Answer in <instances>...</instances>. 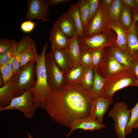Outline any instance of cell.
<instances>
[{"label":"cell","instance_id":"43","mask_svg":"<svg viewBox=\"0 0 138 138\" xmlns=\"http://www.w3.org/2000/svg\"><path fill=\"white\" fill-rule=\"evenodd\" d=\"M138 128V120L135 123L133 126V129Z\"/></svg>","mask_w":138,"mask_h":138},{"label":"cell","instance_id":"45","mask_svg":"<svg viewBox=\"0 0 138 138\" xmlns=\"http://www.w3.org/2000/svg\"><path fill=\"white\" fill-rule=\"evenodd\" d=\"M136 30L137 36L138 39V25H137V24L136 25Z\"/></svg>","mask_w":138,"mask_h":138},{"label":"cell","instance_id":"8","mask_svg":"<svg viewBox=\"0 0 138 138\" xmlns=\"http://www.w3.org/2000/svg\"><path fill=\"white\" fill-rule=\"evenodd\" d=\"M109 20L106 10L102 2L100 1L96 13L83 30L82 37L87 38L103 33L108 24Z\"/></svg>","mask_w":138,"mask_h":138},{"label":"cell","instance_id":"47","mask_svg":"<svg viewBox=\"0 0 138 138\" xmlns=\"http://www.w3.org/2000/svg\"><path fill=\"white\" fill-rule=\"evenodd\" d=\"M136 1L137 3V6L138 8V0H136Z\"/></svg>","mask_w":138,"mask_h":138},{"label":"cell","instance_id":"33","mask_svg":"<svg viewBox=\"0 0 138 138\" xmlns=\"http://www.w3.org/2000/svg\"><path fill=\"white\" fill-rule=\"evenodd\" d=\"M80 46L81 52L78 64L84 67L90 66L92 50Z\"/></svg>","mask_w":138,"mask_h":138},{"label":"cell","instance_id":"19","mask_svg":"<svg viewBox=\"0 0 138 138\" xmlns=\"http://www.w3.org/2000/svg\"><path fill=\"white\" fill-rule=\"evenodd\" d=\"M38 55L36 43L31 38L24 49L21 59L20 67L29 62H37Z\"/></svg>","mask_w":138,"mask_h":138},{"label":"cell","instance_id":"24","mask_svg":"<svg viewBox=\"0 0 138 138\" xmlns=\"http://www.w3.org/2000/svg\"><path fill=\"white\" fill-rule=\"evenodd\" d=\"M66 13L74 21L76 28L77 33L78 36L82 37L83 29L79 7L77 3L70 5Z\"/></svg>","mask_w":138,"mask_h":138},{"label":"cell","instance_id":"37","mask_svg":"<svg viewBox=\"0 0 138 138\" xmlns=\"http://www.w3.org/2000/svg\"><path fill=\"white\" fill-rule=\"evenodd\" d=\"M89 8V15L88 24L96 13L99 7L100 1L99 0H88Z\"/></svg>","mask_w":138,"mask_h":138},{"label":"cell","instance_id":"9","mask_svg":"<svg viewBox=\"0 0 138 138\" xmlns=\"http://www.w3.org/2000/svg\"><path fill=\"white\" fill-rule=\"evenodd\" d=\"M27 10L25 14L26 20H37L42 21H48L50 12L47 0H28Z\"/></svg>","mask_w":138,"mask_h":138},{"label":"cell","instance_id":"18","mask_svg":"<svg viewBox=\"0 0 138 138\" xmlns=\"http://www.w3.org/2000/svg\"><path fill=\"white\" fill-rule=\"evenodd\" d=\"M61 31L69 39L77 33L75 23L66 13H62L55 23Z\"/></svg>","mask_w":138,"mask_h":138},{"label":"cell","instance_id":"5","mask_svg":"<svg viewBox=\"0 0 138 138\" xmlns=\"http://www.w3.org/2000/svg\"><path fill=\"white\" fill-rule=\"evenodd\" d=\"M114 122V128L118 138H125V130L131 117L130 110L124 102L115 103L108 113Z\"/></svg>","mask_w":138,"mask_h":138},{"label":"cell","instance_id":"13","mask_svg":"<svg viewBox=\"0 0 138 138\" xmlns=\"http://www.w3.org/2000/svg\"><path fill=\"white\" fill-rule=\"evenodd\" d=\"M55 62L64 74L74 66L68 48L51 49Z\"/></svg>","mask_w":138,"mask_h":138},{"label":"cell","instance_id":"1","mask_svg":"<svg viewBox=\"0 0 138 138\" xmlns=\"http://www.w3.org/2000/svg\"><path fill=\"white\" fill-rule=\"evenodd\" d=\"M93 101L79 84H65L51 90L42 109L53 121L70 128L75 121L89 117Z\"/></svg>","mask_w":138,"mask_h":138},{"label":"cell","instance_id":"39","mask_svg":"<svg viewBox=\"0 0 138 138\" xmlns=\"http://www.w3.org/2000/svg\"><path fill=\"white\" fill-rule=\"evenodd\" d=\"M123 4L125 5L132 8L133 10L138 9L136 0H123Z\"/></svg>","mask_w":138,"mask_h":138},{"label":"cell","instance_id":"38","mask_svg":"<svg viewBox=\"0 0 138 138\" xmlns=\"http://www.w3.org/2000/svg\"><path fill=\"white\" fill-rule=\"evenodd\" d=\"M35 23L32 21L26 20L23 22L20 25L21 30L26 33L32 31L34 28Z\"/></svg>","mask_w":138,"mask_h":138},{"label":"cell","instance_id":"29","mask_svg":"<svg viewBox=\"0 0 138 138\" xmlns=\"http://www.w3.org/2000/svg\"><path fill=\"white\" fill-rule=\"evenodd\" d=\"M94 77V69L91 66L85 67L81 80L79 84L85 90L88 92L93 84Z\"/></svg>","mask_w":138,"mask_h":138},{"label":"cell","instance_id":"27","mask_svg":"<svg viewBox=\"0 0 138 138\" xmlns=\"http://www.w3.org/2000/svg\"><path fill=\"white\" fill-rule=\"evenodd\" d=\"M133 11L132 8L123 4L119 22L126 30L130 28L133 22L134 17Z\"/></svg>","mask_w":138,"mask_h":138},{"label":"cell","instance_id":"3","mask_svg":"<svg viewBox=\"0 0 138 138\" xmlns=\"http://www.w3.org/2000/svg\"><path fill=\"white\" fill-rule=\"evenodd\" d=\"M137 79L130 67L109 74L104 78L102 97L113 98L116 92L128 86H134Z\"/></svg>","mask_w":138,"mask_h":138},{"label":"cell","instance_id":"10","mask_svg":"<svg viewBox=\"0 0 138 138\" xmlns=\"http://www.w3.org/2000/svg\"><path fill=\"white\" fill-rule=\"evenodd\" d=\"M126 68L120 64L114 57L111 50L106 53L104 50L102 61L98 71L100 75L105 78L108 75Z\"/></svg>","mask_w":138,"mask_h":138},{"label":"cell","instance_id":"21","mask_svg":"<svg viewBox=\"0 0 138 138\" xmlns=\"http://www.w3.org/2000/svg\"><path fill=\"white\" fill-rule=\"evenodd\" d=\"M84 67L79 64L74 66L68 72L65 73V84L75 85L80 83Z\"/></svg>","mask_w":138,"mask_h":138},{"label":"cell","instance_id":"34","mask_svg":"<svg viewBox=\"0 0 138 138\" xmlns=\"http://www.w3.org/2000/svg\"><path fill=\"white\" fill-rule=\"evenodd\" d=\"M131 117L125 130V134L131 132L135 123L138 120V101L134 106L130 110Z\"/></svg>","mask_w":138,"mask_h":138},{"label":"cell","instance_id":"28","mask_svg":"<svg viewBox=\"0 0 138 138\" xmlns=\"http://www.w3.org/2000/svg\"><path fill=\"white\" fill-rule=\"evenodd\" d=\"M123 4L122 0H113L111 6L106 10L107 17L111 22H119Z\"/></svg>","mask_w":138,"mask_h":138},{"label":"cell","instance_id":"26","mask_svg":"<svg viewBox=\"0 0 138 138\" xmlns=\"http://www.w3.org/2000/svg\"><path fill=\"white\" fill-rule=\"evenodd\" d=\"M73 65L78 64L81 52V47L77 33L70 39L68 47Z\"/></svg>","mask_w":138,"mask_h":138},{"label":"cell","instance_id":"30","mask_svg":"<svg viewBox=\"0 0 138 138\" xmlns=\"http://www.w3.org/2000/svg\"><path fill=\"white\" fill-rule=\"evenodd\" d=\"M103 47L92 50L91 66L97 72L102 60L105 49Z\"/></svg>","mask_w":138,"mask_h":138},{"label":"cell","instance_id":"35","mask_svg":"<svg viewBox=\"0 0 138 138\" xmlns=\"http://www.w3.org/2000/svg\"><path fill=\"white\" fill-rule=\"evenodd\" d=\"M16 45L0 53V66L5 63L15 56Z\"/></svg>","mask_w":138,"mask_h":138},{"label":"cell","instance_id":"22","mask_svg":"<svg viewBox=\"0 0 138 138\" xmlns=\"http://www.w3.org/2000/svg\"><path fill=\"white\" fill-rule=\"evenodd\" d=\"M104 83V78L94 71L93 82L90 90L88 92L93 101L102 97Z\"/></svg>","mask_w":138,"mask_h":138},{"label":"cell","instance_id":"2","mask_svg":"<svg viewBox=\"0 0 138 138\" xmlns=\"http://www.w3.org/2000/svg\"><path fill=\"white\" fill-rule=\"evenodd\" d=\"M48 45L47 43L44 44L42 47L41 53L38 56L36 66V81L31 89L34 103L37 108L42 109L51 90L48 83L45 64V53Z\"/></svg>","mask_w":138,"mask_h":138},{"label":"cell","instance_id":"17","mask_svg":"<svg viewBox=\"0 0 138 138\" xmlns=\"http://www.w3.org/2000/svg\"><path fill=\"white\" fill-rule=\"evenodd\" d=\"M49 39L52 49L68 48L70 39L55 23L51 29Z\"/></svg>","mask_w":138,"mask_h":138},{"label":"cell","instance_id":"11","mask_svg":"<svg viewBox=\"0 0 138 138\" xmlns=\"http://www.w3.org/2000/svg\"><path fill=\"white\" fill-rule=\"evenodd\" d=\"M138 21V13H134L133 20L130 28L126 30L127 51L134 60L138 61V39L136 27Z\"/></svg>","mask_w":138,"mask_h":138},{"label":"cell","instance_id":"41","mask_svg":"<svg viewBox=\"0 0 138 138\" xmlns=\"http://www.w3.org/2000/svg\"><path fill=\"white\" fill-rule=\"evenodd\" d=\"M49 6H54L63 3H67L70 2V0H47Z\"/></svg>","mask_w":138,"mask_h":138},{"label":"cell","instance_id":"15","mask_svg":"<svg viewBox=\"0 0 138 138\" xmlns=\"http://www.w3.org/2000/svg\"><path fill=\"white\" fill-rule=\"evenodd\" d=\"M106 127L105 125L88 117L74 121L70 128V131L66 135V137H69L73 131L76 129L92 131L100 130Z\"/></svg>","mask_w":138,"mask_h":138},{"label":"cell","instance_id":"44","mask_svg":"<svg viewBox=\"0 0 138 138\" xmlns=\"http://www.w3.org/2000/svg\"><path fill=\"white\" fill-rule=\"evenodd\" d=\"M27 133L28 136L27 137H26V138H34L32 136V135L30 133L27 132Z\"/></svg>","mask_w":138,"mask_h":138},{"label":"cell","instance_id":"4","mask_svg":"<svg viewBox=\"0 0 138 138\" xmlns=\"http://www.w3.org/2000/svg\"><path fill=\"white\" fill-rule=\"evenodd\" d=\"M37 62H30L21 67L12 78L17 88L18 96L34 85L36 79Z\"/></svg>","mask_w":138,"mask_h":138},{"label":"cell","instance_id":"20","mask_svg":"<svg viewBox=\"0 0 138 138\" xmlns=\"http://www.w3.org/2000/svg\"><path fill=\"white\" fill-rule=\"evenodd\" d=\"M109 27L115 31L117 39L114 46L123 51H127V38L126 30L119 22H111Z\"/></svg>","mask_w":138,"mask_h":138},{"label":"cell","instance_id":"46","mask_svg":"<svg viewBox=\"0 0 138 138\" xmlns=\"http://www.w3.org/2000/svg\"><path fill=\"white\" fill-rule=\"evenodd\" d=\"M134 86L138 87V80H137Z\"/></svg>","mask_w":138,"mask_h":138},{"label":"cell","instance_id":"14","mask_svg":"<svg viewBox=\"0 0 138 138\" xmlns=\"http://www.w3.org/2000/svg\"><path fill=\"white\" fill-rule=\"evenodd\" d=\"M78 37L80 45L92 50L105 47L110 42L107 36L103 32L87 38Z\"/></svg>","mask_w":138,"mask_h":138},{"label":"cell","instance_id":"12","mask_svg":"<svg viewBox=\"0 0 138 138\" xmlns=\"http://www.w3.org/2000/svg\"><path fill=\"white\" fill-rule=\"evenodd\" d=\"M113 101V98L107 99L102 97L93 101L89 117L102 123L105 114Z\"/></svg>","mask_w":138,"mask_h":138},{"label":"cell","instance_id":"40","mask_svg":"<svg viewBox=\"0 0 138 138\" xmlns=\"http://www.w3.org/2000/svg\"><path fill=\"white\" fill-rule=\"evenodd\" d=\"M130 68L137 79L138 80V61L133 59Z\"/></svg>","mask_w":138,"mask_h":138},{"label":"cell","instance_id":"7","mask_svg":"<svg viewBox=\"0 0 138 138\" xmlns=\"http://www.w3.org/2000/svg\"><path fill=\"white\" fill-rule=\"evenodd\" d=\"M45 64L48 83L50 90H57L63 86L65 84L64 73L55 63L50 51L45 54Z\"/></svg>","mask_w":138,"mask_h":138},{"label":"cell","instance_id":"16","mask_svg":"<svg viewBox=\"0 0 138 138\" xmlns=\"http://www.w3.org/2000/svg\"><path fill=\"white\" fill-rule=\"evenodd\" d=\"M18 96L16 86L12 78L0 88V107L9 105L12 100Z\"/></svg>","mask_w":138,"mask_h":138},{"label":"cell","instance_id":"25","mask_svg":"<svg viewBox=\"0 0 138 138\" xmlns=\"http://www.w3.org/2000/svg\"><path fill=\"white\" fill-rule=\"evenodd\" d=\"M111 52L115 59L124 67H130L133 59L127 51H123L115 46L111 47Z\"/></svg>","mask_w":138,"mask_h":138},{"label":"cell","instance_id":"31","mask_svg":"<svg viewBox=\"0 0 138 138\" xmlns=\"http://www.w3.org/2000/svg\"><path fill=\"white\" fill-rule=\"evenodd\" d=\"M77 3L79 7L84 30L88 24L89 15L88 2V0H80Z\"/></svg>","mask_w":138,"mask_h":138},{"label":"cell","instance_id":"6","mask_svg":"<svg viewBox=\"0 0 138 138\" xmlns=\"http://www.w3.org/2000/svg\"><path fill=\"white\" fill-rule=\"evenodd\" d=\"M35 106L31 89L14 98L8 105L0 107V111L13 110H18L28 118H31L35 114Z\"/></svg>","mask_w":138,"mask_h":138},{"label":"cell","instance_id":"36","mask_svg":"<svg viewBox=\"0 0 138 138\" xmlns=\"http://www.w3.org/2000/svg\"><path fill=\"white\" fill-rule=\"evenodd\" d=\"M18 42L14 39L0 38V53L16 45Z\"/></svg>","mask_w":138,"mask_h":138},{"label":"cell","instance_id":"32","mask_svg":"<svg viewBox=\"0 0 138 138\" xmlns=\"http://www.w3.org/2000/svg\"><path fill=\"white\" fill-rule=\"evenodd\" d=\"M15 57L0 66V74L2 76L5 85L13 76L12 63Z\"/></svg>","mask_w":138,"mask_h":138},{"label":"cell","instance_id":"23","mask_svg":"<svg viewBox=\"0 0 138 138\" xmlns=\"http://www.w3.org/2000/svg\"><path fill=\"white\" fill-rule=\"evenodd\" d=\"M31 38L29 36H24L17 44L16 54L12 63L13 75L17 73L20 69L21 59L24 49Z\"/></svg>","mask_w":138,"mask_h":138},{"label":"cell","instance_id":"42","mask_svg":"<svg viewBox=\"0 0 138 138\" xmlns=\"http://www.w3.org/2000/svg\"><path fill=\"white\" fill-rule=\"evenodd\" d=\"M113 1V0H104L102 1V3L103 6L106 10L110 7Z\"/></svg>","mask_w":138,"mask_h":138}]
</instances>
